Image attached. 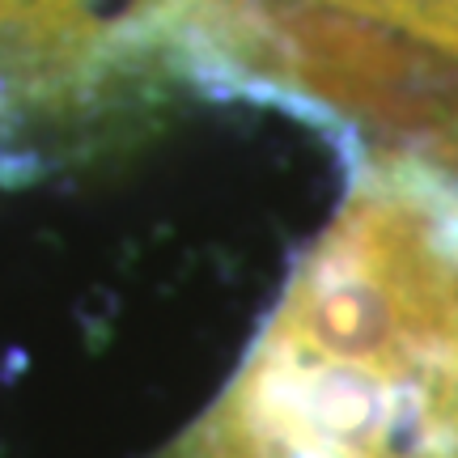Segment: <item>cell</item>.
<instances>
[{
    "label": "cell",
    "instance_id": "cell-1",
    "mask_svg": "<svg viewBox=\"0 0 458 458\" xmlns=\"http://www.w3.org/2000/svg\"><path fill=\"white\" fill-rule=\"evenodd\" d=\"M162 458H458V174L360 157L221 394Z\"/></svg>",
    "mask_w": 458,
    "mask_h": 458
},
{
    "label": "cell",
    "instance_id": "cell-2",
    "mask_svg": "<svg viewBox=\"0 0 458 458\" xmlns=\"http://www.w3.org/2000/svg\"><path fill=\"white\" fill-rule=\"evenodd\" d=\"M102 21L89 0H0V68L34 89H68L98 72Z\"/></svg>",
    "mask_w": 458,
    "mask_h": 458
},
{
    "label": "cell",
    "instance_id": "cell-3",
    "mask_svg": "<svg viewBox=\"0 0 458 458\" xmlns=\"http://www.w3.org/2000/svg\"><path fill=\"white\" fill-rule=\"evenodd\" d=\"M318 4L369 17L386 30L433 47L445 60H458V0H318Z\"/></svg>",
    "mask_w": 458,
    "mask_h": 458
}]
</instances>
